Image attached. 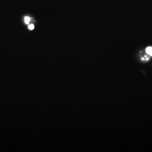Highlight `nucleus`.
Here are the masks:
<instances>
[{
    "instance_id": "f03ea898",
    "label": "nucleus",
    "mask_w": 152,
    "mask_h": 152,
    "mask_svg": "<svg viewBox=\"0 0 152 152\" xmlns=\"http://www.w3.org/2000/svg\"><path fill=\"white\" fill-rule=\"evenodd\" d=\"M25 21L26 24H29V22L30 21V18L28 17H25Z\"/></svg>"
},
{
    "instance_id": "7ed1b4c3",
    "label": "nucleus",
    "mask_w": 152,
    "mask_h": 152,
    "mask_svg": "<svg viewBox=\"0 0 152 152\" xmlns=\"http://www.w3.org/2000/svg\"><path fill=\"white\" fill-rule=\"evenodd\" d=\"M29 29L32 30L33 29V28H34V26H33V24H31V25H29L28 26Z\"/></svg>"
},
{
    "instance_id": "f257e3e1",
    "label": "nucleus",
    "mask_w": 152,
    "mask_h": 152,
    "mask_svg": "<svg viewBox=\"0 0 152 152\" xmlns=\"http://www.w3.org/2000/svg\"><path fill=\"white\" fill-rule=\"evenodd\" d=\"M146 52L147 54L152 56V47H149L146 49Z\"/></svg>"
}]
</instances>
